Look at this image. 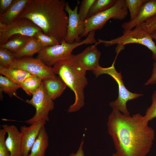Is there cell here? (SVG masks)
<instances>
[{"label": "cell", "instance_id": "cell-1", "mask_svg": "<svg viewBox=\"0 0 156 156\" xmlns=\"http://www.w3.org/2000/svg\"><path fill=\"white\" fill-rule=\"evenodd\" d=\"M143 116H132L112 110L107 123L118 156H146L155 139L154 129L142 121Z\"/></svg>", "mask_w": 156, "mask_h": 156}, {"label": "cell", "instance_id": "cell-2", "mask_svg": "<svg viewBox=\"0 0 156 156\" xmlns=\"http://www.w3.org/2000/svg\"><path fill=\"white\" fill-rule=\"evenodd\" d=\"M63 0H32L20 18L29 19L45 34L60 43L65 40L68 17Z\"/></svg>", "mask_w": 156, "mask_h": 156}, {"label": "cell", "instance_id": "cell-3", "mask_svg": "<svg viewBox=\"0 0 156 156\" xmlns=\"http://www.w3.org/2000/svg\"><path fill=\"white\" fill-rule=\"evenodd\" d=\"M53 67L55 74L74 93L75 102L70 106L68 112L79 111L85 104L84 89L88 83L86 72L80 68L75 55L73 54L68 59L56 62Z\"/></svg>", "mask_w": 156, "mask_h": 156}, {"label": "cell", "instance_id": "cell-4", "mask_svg": "<svg viewBox=\"0 0 156 156\" xmlns=\"http://www.w3.org/2000/svg\"><path fill=\"white\" fill-rule=\"evenodd\" d=\"M95 35V31H93L88 34L85 39L79 42L70 44L64 40L60 44L45 47L38 53L36 58L46 65L51 67L56 62L69 58L73 50L77 47L84 44H95L97 41Z\"/></svg>", "mask_w": 156, "mask_h": 156}, {"label": "cell", "instance_id": "cell-5", "mask_svg": "<svg viewBox=\"0 0 156 156\" xmlns=\"http://www.w3.org/2000/svg\"><path fill=\"white\" fill-rule=\"evenodd\" d=\"M151 34L148 32L141 25H139L132 29L123 34V35L112 40H107L98 39L95 44L96 45L102 43L106 47L117 44L116 49L118 53L126 44L137 43L146 47L152 53L153 59L156 61V45Z\"/></svg>", "mask_w": 156, "mask_h": 156}, {"label": "cell", "instance_id": "cell-6", "mask_svg": "<svg viewBox=\"0 0 156 156\" xmlns=\"http://www.w3.org/2000/svg\"><path fill=\"white\" fill-rule=\"evenodd\" d=\"M114 63V62L111 66L107 68H103L99 66L94 70V73L96 77L102 74H107L115 80L118 86V96L115 100L110 102L109 105L112 110H118L126 115L130 116V113L127 108V102L142 96L143 94L132 92L126 88L122 80V76L120 73L117 72L116 70Z\"/></svg>", "mask_w": 156, "mask_h": 156}, {"label": "cell", "instance_id": "cell-7", "mask_svg": "<svg viewBox=\"0 0 156 156\" xmlns=\"http://www.w3.org/2000/svg\"><path fill=\"white\" fill-rule=\"evenodd\" d=\"M128 14L125 0H117L112 7L87 18L84 21L85 31L81 38L87 36L92 31L101 29L110 19L123 20Z\"/></svg>", "mask_w": 156, "mask_h": 156}, {"label": "cell", "instance_id": "cell-8", "mask_svg": "<svg viewBox=\"0 0 156 156\" xmlns=\"http://www.w3.org/2000/svg\"><path fill=\"white\" fill-rule=\"evenodd\" d=\"M25 102L34 107L36 110L34 115L25 120V123L30 125L43 120L49 121V112L54 107V103L47 93L43 81L40 88L32 95L31 99Z\"/></svg>", "mask_w": 156, "mask_h": 156}, {"label": "cell", "instance_id": "cell-9", "mask_svg": "<svg viewBox=\"0 0 156 156\" xmlns=\"http://www.w3.org/2000/svg\"><path fill=\"white\" fill-rule=\"evenodd\" d=\"M41 31L40 28L27 18H20L7 24L0 22V45L5 43L14 35L33 37Z\"/></svg>", "mask_w": 156, "mask_h": 156}, {"label": "cell", "instance_id": "cell-10", "mask_svg": "<svg viewBox=\"0 0 156 156\" xmlns=\"http://www.w3.org/2000/svg\"><path fill=\"white\" fill-rule=\"evenodd\" d=\"M8 67L23 70L43 80L56 76L53 67L46 65L39 59L31 56L15 59Z\"/></svg>", "mask_w": 156, "mask_h": 156}, {"label": "cell", "instance_id": "cell-11", "mask_svg": "<svg viewBox=\"0 0 156 156\" xmlns=\"http://www.w3.org/2000/svg\"><path fill=\"white\" fill-rule=\"evenodd\" d=\"M78 4L72 10L68 3L66 2L65 9L68 15V20L65 40L68 43L81 42V40L80 36L85 31L84 21L79 17L78 12Z\"/></svg>", "mask_w": 156, "mask_h": 156}, {"label": "cell", "instance_id": "cell-12", "mask_svg": "<svg viewBox=\"0 0 156 156\" xmlns=\"http://www.w3.org/2000/svg\"><path fill=\"white\" fill-rule=\"evenodd\" d=\"M46 121L42 120L34 123L29 126H23L20 128L22 146L21 156H28L42 128Z\"/></svg>", "mask_w": 156, "mask_h": 156}, {"label": "cell", "instance_id": "cell-13", "mask_svg": "<svg viewBox=\"0 0 156 156\" xmlns=\"http://www.w3.org/2000/svg\"><path fill=\"white\" fill-rule=\"evenodd\" d=\"M96 46L94 44L75 55L79 66L85 72L88 70L93 71L100 66L99 62L101 53L97 49Z\"/></svg>", "mask_w": 156, "mask_h": 156}, {"label": "cell", "instance_id": "cell-14", "mask_svg": "<svg viewBox=\"0 0 156 156\" xmlns=\"http://www.w3.org/2000/svg\"><path fill=\"white\" fill-rule=\"evenodd\" d=\"M156 15V0H146L142 6L136 17L122 23L123 34L132 29L149 18Z\"/></svg>", "mask_w": 156, "mask_h": 156}, {"label": "cell", "instance_id": "cell-15", "mask_svg": "<svg viewBox=\"0 0 156 156\" xmlns=\"http://www.w3.org/2000/svg\"><path fill=\"white\" fill-rule=\"evenodd\" d=\"M2 127L8 135L5 142L10 156H21L22 144L20 131L14 125L5 124Z\"/></svg>", "mask_w": 156, "mask_h": 156}, {"label": "cell", "instance_id": "cell-16", "mask_svg": "<svg viewBox=\"0 0 156 156\" xmlns=\"http://www.w3.org/2000/svg\"><path fill=\"white\" fill-rule=\"evenodd\" d=\"M32 0H14L9 9L0 15V22L8 24L19 19Z\"/></svg>", "mask_w": 156, "mask_h": 156}, {"label": "cell", "instance_id": "cell-17", "mask_svg": "<svg viewBox=\"0 0 156 156\" xmlns=\"http://www.w3.org/2000/svg\"><path fill=\"white\" fill-rule=\"evenodd\" d=\"M43 82L47 93L53 101L61 96L67 86L64 81L56 76L44 80Z\"/></svg>", "mask_w": 156, "mask_h": 156}, {"label": "cell", "instance_id": "cell-18", "mask_svg": "<svg viewBox=\"0 0 156 156\" xmlns=\"http://www.w3.org/2000/svg\"><path fill=\"white\" fill-rule=\"evenodd\" d=\"M48 145L49 137L44 126L41 129L28 156H45Z\"/></svg>", "mask_w": 156, "mask_h": 156}, {"label": "cell", "instance_id": "cell-19", "mask_svg": "<svg viewBox=\"0 0 156 156\" xmlns=\"http://www.w3.org/2000/svg\"><path fill=\"white\" fill-rule=\"evenodd\" d=\"M0 74L18 84H20L31 75L28 73L20 69L1 65H0Z\"/></svg>", "mask_w": 156, "mask_h": 156}, {"label": "cell", "instance_id": "cell-20", "mask_svg": "<svg viewBox=\"0 0 156 156\" xmlns=\"http://www.w3.org/2000/svg\"><path fill=\"white\" fill-rule=\"evenodd\" d=\"M42 49L40 44L34 37H30L24 47L19 51L13 53L16 59L25 56L32 57L38 53Z\"/></svg>", "mask_w": 156, "mask_h": 156}, {"label": "cell", "instance_id": "cell-21", "mask_svg": "<svg viewBox=\"0 0 156 156\" xmlns=\"http://www.w3.org/2000/svg\"><path fill=\"white\" fill-rule=\"evenodd\" d=\"M30 37L19 34L11 37L5 43L0 45V48L7 49L13 53L21 50L26 44Z\"/></svg>", "mask_w": 156, "mask_h": 156}, {"label": "cell", "instance_id": "cell-22", "mask_svg": "<svg viewBox=\"0 0 156 156\" xmlns=\"http://www.w3.org/2000/svg\"><path fill=\"white\" fill-rule=\"evenodd\" d=\"M42 81L41 79L31 75L19 85L27 94L32 95L40 88Z\"/></svg>", "mask_w": 156, "mask_h": 156}, {"label": "cell", "instance_id": "cell-23", "mask_svg": "<svg viewBox=\"0 0 156 156\" xmlns=\"http://www.w3.org/2000/svg\"><path fill=\"white\" fill-rule=\"evenodd\" d=\"M20 88L19 85L17 84L7 77L1 75L0 76V90L1 94L3 91L10 97L15 96L18 98L16 92L17 90Z\"/></svg>", "mask_w": 156, "mask_h": 156}, {"label": "cell", "instance_id": "cell-24", "mask_svg": "<svg viewBox=\"0 0 156 156\" xmlns=\"http://www.w3.org/2000/svg\"><path fill=\"white\" fill-rule=\"evenodd\" d=\"M116 1L95 0L90 9L87 18L110 8L114 5Z\"/></svg>", "mask_w": 156, "mask_h": 156}, {"label": "cell", "instance_id": "cell-25", "mask_svg": "<svg viewBox=\"0 0 156 156\" xmlns=\"http://www.w3.org/2000/svg\"><path fill=\"white\" fill-rule=\"evenodd\" d=\"M146 0H125L126 5L130 12L131 21L138 15L140 9Z\"/></svg>", "mask_w": 156, "mask_h": 156}, {"label": "cell", "instance_id": "cell-26", "mask_svg": "<svg viewBox=\"0 0 156 156\" xmlns=\"http://www.w3.org/2000/svg\"><path fill=\"white\" fill-rule=\"evenodd\" d=\"M34 37L39 42L42 48L60 43L55 38L44 34L42 31L36 33Z\"/></svg>", "mask_w": 156, "mask_h": 156}, {"label": "cell", "instance_id": "cell-27", "mask_svg": "<svg viewBox=\"0 0 156 156\" xmlns=\"http://www.w3.org/2000/svg\"><path fill=\"white\" fill-rule=\"evenodd\" d=\"M152 101L151 106L147 109L145 115L142 117V121L144 123L148 124L150 121L156 118V90L153 94Z\"/></svg>", "mask_w": 156, "mask_h": 156}, {"label": "cell", "instance_id": "cell-28", "mask_svg": "<svg viewBox=\"0 0 156 156\" xmlns=\"http://www.w3.org/2000/svg\"><path fill=\"white\" fill-rule=\"evenodd\" d=\"M15 60L13 54L8 50L0 48V64L8 67Z\"/></svg>", "mask_w": 156, "mask_h": 156}, {"label": "cell", "instance_id": "cell-29", "mask_svg": "<svg viewBox=\"0 0 156 156\" xmlns=\"http://www.w3.org/2000/svg\"><path fill=\"white\" fill-rule=\"evenodd\" d=\"M95 0H83L78 12V14L80 19L84 21L86 19L90 9Z\"/></svg>", "mask_w": 156, "mask_h": 156}, {"label": "cell", "instance_id": "cell-30", "mask_svg": "<svg viewBox=\"0 0 156 156\" xmlns=\"http://www.w3.org/2000/svg\"><path fill=\"white\" fill-rule=\"evenodd\" d=\"M3 129H0V156H10V154L5 144L6 134Z\"/></svg>", "mask_w": 156, "mask_h": 156}, {"label": "cell", "instance_id": "cell-31", "mask_svg": "<svg viewBox=\"0 0 156 156\" xmlns=\"http://www.w3.org/2000/svg\"><path fill=\"white\" fill-rule=\"evenodd\" d=\"M141 25L148 32L151 34L156 29V15L141 23Z\"/></svg>", "mask_w": 156, "mask_h": 156}, {"label": "cell", "instance_id": "cell-32", "mask_svg": "<svg viewBox=\"0 0 156 156\" xmlns=\"http://www.w3.org/2000/svg\"><path fill=\"white\" fill-rule=\"evenodd\" d=\"M14 0H0V15L7 12L10 8Z\"/></svg>", "mask_w": 156, "mask_h": 156}, {"label": "cell", "instance_id": "cell-33", "mask_svg": "<svg viewBox=\"0 0 156 156\" xmlns=\"http://www.w3.org/2000/svg\"><path fill=\"white\" fill-rule=\"evenodd\" d=\"M156 83V61L153 64L152 73L150 77L145 84V85H153Z\"/></svg>", "mask_w": 156, "mask_h": 156}, {"label": "cell", "instance_id": "cell-34", "mask_svg": "<svg viewBox=\"0 0 156 156\" xmlns=\"http://www.w3.org/2000/svg\"><path fill=\"white\" fill-rule=\"evenodd\" d=\"M83 139L80 143L79 148L76 153H72L67 156H85L83 147L84 144Z\"/></svg>", "mask_w": 156, "mask_h": 156}, {"label": "cell", "instance_id": "cell-35", "mask_svg": "<svg viewBox=\"0 0 156 156\" xmlns=\"http://www.w3.org/2000/svg\"><path fill=\"white\" fill-rule=\"evenodd\" d=\"M151 34L153 39L156 41V29Z\"/></svg>", "mask_w": 156, "mask_h": 156}, {"label": "cell", "instance_id": "cell-36", "mask_svg": "<svg viewBox=\"0 0 156 156\" xmlns=\"http://www.w3.org/2000/svg\"><path fill=\"white\" fill-rule=\"evenodd\" d=\"M112 156H118V155L115 153H114L112 155Z\"/></svg>", "mask_w": 156, "mask_h": 156}]
</instances>
